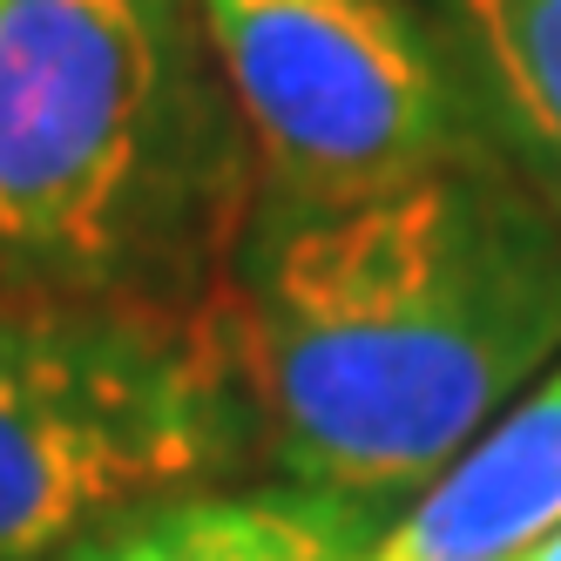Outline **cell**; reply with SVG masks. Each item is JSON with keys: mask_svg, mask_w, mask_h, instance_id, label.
Returning a JSON list of instances; mask_svg holds the SVG:
<instances>
[{"mask_svg": "<svg viewBox=\"0 0 561 561\" xmlns=\"http://www.w3.org/2000/svg\"><path fill=\"white\" fill-rule=\"evenodd\" d=\"M561 528V366L433 473L358 561H520Z\"/></svg>", "mask_w": 561, "mask_h": 561, "instance_id": "5", "label": "cell"}, {"mask_svg": "<svg viewBox=\"0 0 561 561\" xmlns=\"http://www.w3.org/2000/svg\"><path fill=\"white\" fill-rule=\"evenodd\" d=\"M488 149L561 217V0H426Z\"/></svg>", "mask_w": 561, "mask_h": 561, "instance_id": "7", "label": "cell"}, {"mask_svg": "<svg viewBox=\"0 0 561 561\" xmlns=\"http://www.w3.org/2000/svg\"><path fill=\"white\" fill-rule=\"evenodd\" d=\"M224 325L277 480L392 520L561 358V217L501 156L366 204H257Z\"/></svg>", "mask_w": 561, "mask_h": 561, "instance_id": "1", "label": "cell"}, {"mask_svg": "<svg viewBox=\"0 0 561 561\" xmlns=\"http://www.w3.org/2000/svg\"><path fill=\"white\" fill-rule=\"evenodd\" d=\"M251 210L196 0H0V298L210 311Z\"/></svg>", "mask_w": 561, "mask_h": 561, "instance_id": "2", "label": "cell"}, {"mask_svg": "<svg viewBox=\"0 0 561 561\" xmlns=\"http://www.w3.org/2000/svg\"><path fill=\"white\" fill-rule=\"evenodd\" d=\"M257 204L339 210L494 156L426 0H196Z\"/></svg>", "mask_w": 561, "mask_h": 561, "instance_id": "4", "label": "cell"}, {"mask_svg": "<svg viewBox=\"0 0 561 561\" xmlns=\"http://www.w3.org/2000/svg\"><path fill=\"white\" fill-rule=\"evenodd\" d=\"M520 561H561V528H554L548 541H535V548H528V554H520Z\"/></svg>", "mask_w": 561, "mask_h": 561, "instance_id": "8", "label": "cell"}, {"mask_svg": "<svg viewBox=\"0 0 561 561\" xmlns=\"http://www.w3.org/2000/svg\"><path fill=\"white\" fill-rule=\"evenodd\" d=\"M264 454L224 298H0V561H55L142 501Z\"/></svg>", "mask_w": 561, "mask_h": 561, "instance_id": "3", "label": "cell"}, {"mask_svg": "<svg viewBox=\"0 0 561 561\" xmlns=\"http://www.w3.org/2000/svg\"><path fill=\"white\" fill-rule=\"evenodd\" d=\"M386 520L298 480L190 488L102 520L55 561H358Z\"/></svg>", "mask_w": 561, "mask_h": 561, "instance_id": "6", "label": "cell"}]
</instances>
